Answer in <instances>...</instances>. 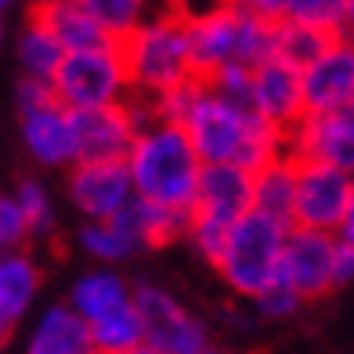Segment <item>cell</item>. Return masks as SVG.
Instances as JSON below:
<instances>
[{
    "mask_svg": "<svg viewBox=\"0 0 354 354\" xmlns=\"http://www.w3.org/2000/svg\"><path fill=\"white\" fill-rule=\"evenodd\" d=\"M33 19L58 40V47L66 55L73 51H94V47H116L98 22L91 19V11L84 8V0H47V4L33 8Z\"/></svg>",
    "mask_w": 354,
    "mask_h": 354,
    "instance_id": "cell-17",
    "label": "cell"
},
{
    "mask_svg": "<svg viewBox=\"0 0 354 354\" xmlns=\"http://www.w3.org/2000/svg\"><path fill=\"white\" fill-rule=\"evenodd\" d=\"M69 203L84 221H112L134 199L123 163H76L69 167Z\"/></svg>",
    "mask_w": 354,
    "mask_h": 354,
    "instance_id": "cell-14",
    "label": "cell"
},
{
    "mask_svg": "<svg viewBox=\"0 0 354 354\" xmlns=\"http://www.w3.org/2000/svg\"><path fill=\"white\" fill-rule=\"evenodd\" d=\"M116 47H120V58L127 69L131 94L159 98V94L192 80L188 44H185V11H177V8L159 11L152 19L145 15V22Z\"/></svg>",
    "mask_w": 354,
    "mask_h": 354,
    "instance_id": "cell-3",
    "label": "cell"
},
{
    "mask_svg": "<svg viewBox=\"0 0 354 354\" xmlns=\"http://www.w3.org/2000/svg\"><path fill=\"white\" fill-rule=\"evenodd\" d=\"M123 167L138 199L177 214L192 210L203 163L181 127L152 123L149 131H141L131 145V152H127Z\"/></svg>",
    "mask_w": 354,
    "mask_h": 354,
    "instance_id": "cell-2",
    "label": "cell"
},
{
    "mask_svg": "<svg viewBox=\"0 0 354 354\" xmlns=\"http://www.w3.org/2000/svg\"><path fill=\"white\" fill-rule=\"evenodd\" d=\"M40 293V264L26 250L0 253V315H8L15 326L33 308Z\"/></svg>",
    "mask_w": 354,
    "mask_h": 354,
    "instance_id": "cell-21",
    "label": "cell"
},
{
    "mask_svg": "<svg viewBox=\"0 0 354 354\" xmlns=\"http://www.w3.org/2000/svg\"><path fill=\"white\" fill-rule=\"evenodd\" d=\"M185 44L192 80H210L232 66L239 51V4H217L206 11H185Z\"/></svg>",
    "mask_w": 354,
    "mask_h": 354,
    "instance_id": "cell-10",
    "label": "cell"
},
{
    "mask_svg": "<svg viewBox=\"0 0 354 354\" xmlns=\"http://www.w3.org/2000/svg\"><path fill=\"white\" fill-rule=\"evenodd\" d=\"M203 167H239L246 174L264 170L286 156V138L243 102H228L199 80L185 120L177 123Z\"/></svg>",
    "mask_w": 354,
    "mask_h": 354,
    "instance_id": "cell-1",
    "label": "cell"
},
{
    "mask_svg": "<svg viewBox=\"0 0 354 354\" xmlns=\"http://www.w3.org/2000/svg\"><path fill=\"white\" fill-rule=\"evenodd\" d=\"M22 141L29 156L44 167H76V138H73V112L58 102L26 112L22 116Z\"/></svg>",
    "mask_w": 354,
    "mask_h": 354,
    "instance_id": "cell-16",
    "label": "cell"
},
{
    "mask_svg": "<svg viewBox=\"0 0 354 354\" xmlns=\"http://www.w3.org/2000/svg\"><path fill=\"white\" fill-rule=\"evenodd\" d=\"M15 98H19V112L26 116V112H37V109L55 105V91H51V84H47V80H29V76H22L19 87H15Z\"/></svg>",
    "mask_w": 354,
    "mask_h": 354,
    "instance_id": "cell-32",
    "label": "cell"
},
{
    "mask_svg": "<svg viewBox=\"0 0 354 354\" xmlns=\"http://www.w3.org/2000/svg\"><path fill=\"white\" fill-rule=\"evenodd\" d=\"M76 163H123L138 138V127L127 116L123 102L109 109L73 112Z\"/></svg>",
    "mask_w": 354,
    "mask_h": 354,
    "instance_id": "cell-15",
    "label": "cell"
},
{
    "mask_svg": "<svg viewBox=\"0 0 354 354\" xmlns=\"http://www.w3.org/2000/svg\"><path fill=\"white\" fill-rule=\"evenodd\" d=\"M250 109L261 116L271 131H279L282 138L308 116L304 109V87L300 73L282 66V62H264L250 73Z\"/></svg>",
    "mask_w": 354,
    "mask_h": 354,
    "instance_id": "cell-12",
    "label": "cell"
},
{
    "mask_svg": "<svg viewBox=\"0 0 354 354\" xmlns=\"http://www.w3.org/2000/svg\"><path fill=\"white\" fill-rule=\"evenodd\" d=\"M123 354H152V351H149V347L141 344V347H134V351H123Z\"/></svg>",
    "mask_w": 354,
    "mask_h": 354,
    "instance_id": "cell-38",
    "label": "cell"
},
{
    "mask_svg": "<svg viewBox=\"0 0 354 354\" xmlns=\"http://www.w3.org/2000/svg\"><path fill=\"white\" fill-rule=\"evenodd\" d=\"M286 156L297 163H326L354 174V116L340 112H308L286 134Z\"/></svg>",
    "mask_w": 354,
    "mask_h": 354,
    "instance_id": "cell-9",
    "label": "cell"
},
{
    "mask_svg": "<svg viewBox=\"0 0 354 354\" xmlns=\"http://www.w3.org/2000/svg\"><path fill=\"white\" fill-rule=\"evenodd\" d=\"M253 210V174L239 167H203L196 199L188 210V243L196 246L203 261H217L224 235L235 221Z\"/></svg>",
    "mask_w": 354,
    "mask_h": 354,
    "instance_id": "cell-4",
    "label": "cell"
},
{
    "mask_svg": "<svg viewBox=\"0 0 354 354\" xmlns=\"http://www.w3.org/2000/svg\"><path fill=\"white\" fill-rule=\"evenodd\" d=\"M304 109L340 112L354 102V40L336 37L308 69L300 73Z\"/></svg>",
    "mask_w": 354,
    "mask_h": 354,
    "instance_id": "cell-13",
    "label": "cell"
},
{
    "mask_svg": "<svg viewBox=\"0 0 354 354\" xmlns=\"http://www.w3.org/2000/svg\"><path fill=\"white\" fill-rule=\"evenodd\" d=\"M80 246H84V253H91L94 261H102L105 268L123 264L138 253V243L116 221H84V228H80Z\"/></svg>",
    "mask_w": 354,
    "mask_h": 354,
    "instance_id": "cell-26",
    "label": "cell"
},
{
    "mask_svg": "<svg viewBox=\"0 0 354 354\" xmlns=\"http://www.w3.org/2000/svg\"><path fill=\"white\" fill-rule=\"evenodd\" d=\"M333 246H336L333 235L289 228L282 243L279 282H286L304 304L333 293Z\"/></svg>",
    "mask_w": 354,
    "mask_h": 354,
    "instance_id": "cell-11",
    "label": "cell"
},
{
    "mask_svg": "<svg viewBox=\"0 0 354 354\" xmlns=\"http://www.w3.org/2000/svg\"><path fill=\"white\" fill-rule=\"evenodd\" d=\"M347 112H351V116H354V102H351V105H347Z\"/></svg>",
    "mask_w": 354,
    "mask_h": 354,
    "instance_id": "cell-40",
    "label": "cell"
},
{
    "mask_svg": "<svg viewBox=\"0 0 354 354\" xmlns=\"http://www.w3.org/2000/svg\"><path fill=\"white\" fill-rule=\"evenodd\" d=\"M51 91H55V102L66 112L120 105L131 94L120 47H94V51L66 55L51 76Z\"/></svg>",
    "mask_w": 354,
    "mask_h": 354,
    "instance_id": "cell-6",
    "label": "cell"
},
{
    "mask_svg": "<svg viewBox=\"0 0 354 354\" xmlns=\"http://www.w3.org/2000/svg\"><path fill=\"white\" fill-rule=\"evenodd\" d=\"M199 354H228V351H221V347H214V344H210V347H206V351H199Z\"/></svg>",
    "mask_w": 354,
    "mask_h": 354,
    "instance_id": "cell-37",
    "label": "cell"
},
{
    "mask_svg": "<svg viewBox=\"0 0 354 354\" xmlns=\"http://www.w3.org/2000/svg\"><path fill=\"white\" fill-rule=\"evenodd\" d=\"M4 11H8V4H4V0H0V15H4Z\"/></svg>",
    "mask_w": 354,
    "mask_h": 354,
    "instance_id": "cell-39",
    "label": "cell"
},
{
    "mask_svg": "<svg viewBox=\"0 0 354 354\" xmlns=\"http://www.w3.org/2000/svg\"><path fill=\"white\" fill-rule=\"evenodd\" d=\"M131 300L141 322V340L152 354H199L210 347V326L167 289L141 282Z\"/></svg>",
    "mask_w": 354,
    "mask_h": 354,
    "instance_id": "cell-7",
    "label": "cell"
},
{
    "mask_svg": "<svg viewBox=\"0 0 354 354\" xmlns=\"http://www.w3.org/2000/svg\"><path fill=\"white\" fill-rule=\"evenodd\" d=\"M84 8L91 11V19L98 22V29L112 44L127 40L145 22V8L138 0H84Z\"/></svg>",
    "mask_w": 354,
    "mask_h": 354,
    "instance_id": "cell-28",
    "label": "cell"
},
{
    "mask_svg": "<svg viewBox=\"0 0 354 354\" xmlns=\"http://www.w3.org/2000/svg\"><path fill=\"white\" fill-rule=\"evenodd\" d=\"M62 58H66V51L58 47V40L47 33L33 15H29V22H26L22 37H19V62H22V69H26L22 76L47 80V84H51V76L62 66Z\"/></svg>",
    "mask_w": 354,
    "mask_h": 354,
    "instance_id": "cell-24",
    "label": "cell"
},
{
    "mask_svg": "<svg viewBox=\"0 0 354 354\" xmlns=\"http://www.w3.org/2000/svg\"><path fill=\"white\" fill-rule=\"evenodd\" d=\"M250 304V311L257 315V322H261V318H268V322H279V318H289V315H297L300 311V297L293 293V289H289L286 282H271L268 289H264V293H257L253 300H246Z\"/></svg>",
    "mask_w": 354,
    "mask_h": 354,
    "instance_id": "cell-30",
    "label": "cell"
},
{
    "mask_svg": "<svg viewBox=\"0 0 354 354\" xmlns=\"http://www.w3.org/2000/svg\"><path fill=\"white\" fill-rule=\"evenodd\" d=\"M354 282V246L336 243L333 246V289Z\"/></svg>",
    "mask_w": 354,
    "mask_h": 354,
    "instance_id": "cell-33",
    "label": "cell"
},
{
    "mask_svg": "<svg viewBox=\"0 0 354 354\" xmlns=\"http://www.w3.org/2000/svg\"><path fill=\"white\" fill-rule=\"evenodd\" d=\"M347 40H354V0H344V33Z\"/></svg>",
    "mask_w": 354,
    "mask_h": 354,
    "instance_id": "cell-35",
    "label": "cell"
},
{
    "mask_svg": "<svg viewBox=\"0 0 354 354\" xmlns=\"http://www.w3.org/2000/svg\"><path fill=\"white\" fill-rule=\"evenodd\" d=\"M29 243V232H26V221L19 214L11 196H0V253H15Z\"/></svg>",
    "mask_w": 354,
    "mask_h": 354,
    "instance_id": "cell-31",
    "label": "cell"
},
{
    "mask_svg": "<svg viewBox=\"0 0 354 354\" xmlns=\"http://www.w3.org/2000/svg\"><path fill=\"white\" fill-rule=\"evenodd\" d=\"M333 239H336V243H344V246H354V196H351V203H347L340 224H336Z\"/></svg>",
    "mask_w": 354,
    "mask_h": 354,
    "instance_id": "cell-34",
    "label": "cell"
},
{
    "mask_svg": "<svg viewBox=\"0 0 354 354\" xmlns=\"http://www.w3.org/2000/svg\"><path fill=\"white\" fill-rule=\"evenodd\" d=\"M293 196H297V163L279 156L275 163L253 174V214L275 221L279 228H293Z\"/></svg>",
    "mask_w": 354,
    "mask_h": 354,
    "instance_id": "cell-19",
    "label": "cell"
},
{
    "mask_svg": "<svg viewBox=\"0 0 354 354\" xmlns=\"http://www.w3.org/2000/svg\"><path fill=\"white\" fill-rule=\"evenodd\" d=\"M282 19L318 29V33H344V0H282Z\"/></svg>",
    "mask_w": 354,
    "mask_h": 354,
    "instance_id": "cell-29",
    "label": "cell"
},
{
    "mask_svg": "<svg viewBox=\"0 0 354 354\" xmlns=\"http://www.w3.org/2000/svg\"><path fill=\"white\" fill-rule=\"evenodd\" d=\"M282 243H286V228L250 210L243 221H235L228 228L214 268L239 300H253L279 279Z\"/></svg>",
    "mask_w": 354,
    "mask_h": 354,
    "instance_id": "cell-5",
    "label": "cell"
},
{
    "mask_svg": "<svg viewBox=\"0 0 354 354\" xmlns=\"http://www.w3.org/2000/svg\"><path fill=\"white\" fill-rule=\"evenodd\" d=\"M351 196H354V174H344V170L326 167V163H297L293 228L333 235Z\"/></svg>",
    "mask_w": 354,
    "mask_h": 354,
    "instance_id": "cell-8",
    "label": "cell"
},
{
    "mask_svg": "<svg viewBox=\"0 0 354 354\" xmlns=\"http://www.w3.org/2000/svg\"><path fill=\"white\" fill-rule=\"evenodd\" d=\"M11 333H15V322H11L8 315H0V347L11 340Z\"/></svg>",
    "mask_w": 354,
    "mask_h": 354,
    "instance_id": "cell-36",
    "label": "cell"
},
{
    "mask_svg": "<svg viewBox=\"0 0 354 354\" xmlns=\"http://www.w3.org/2000/svg\"><path fill=\"white\" fill-rule=\"evenodd\" d=\"M26 354H94L87 322L66 304H51L37 318V329L29 333Z\"/></svg>",
    "mask_w": 354,
    "mask_h": 354,
    "instance_id": "cell-18",
    "label": "cell"
},
{
    "mask_svg": "<svg viewBox=\"0 0 354 354\" xmlns=\"http://www.w3.org/2000/svg\"><path fill=\"white\" fill-rule=\"evenodd\" d=\"M11 199H15V206H19L22 221H26L29 239H40V243H47V239L58 232L55 203H51V196H47V188H44L40 181H33V177L19 181V188H15Z\"/></svg>",
    "mask_w": 354,
    "mask_h": 354,
    "instance_id": "cell-27",
    "label": "cell"
},
{
    "mask_svg": "<svg viewBox=\"0 0 354 354\" xmlns=\"http://www.w3.org/2000/svg\"><path fill=\"white\" fill-rule=\"evenodd\" d=\"M131 293H134V286L127 282L120 271L102 268V271H87V275H80V279L73 282L66 308L76 311V315L91 326L94 318H102V315H109V311L123 308V304H131Z\"/></svg>",
    "mask_w": 354,
    "mask_h": 354,
    "instance_id": "cell-20",
    "label": "cell"
},
{
    "mask_svg": "<svg viewBox=\"0 0 354 354\" xmlns=\"http://www.w3.org/2000/svg\"><path fill=\"white\" fill-rule=\"evenodd\" d=\"M0 37H4V29H0Z\"/></svg>",
    "mask_w": 354,
    "mask_h": 354,
    "instance_id": "cell-41",
    "label": "cell"
},
{
    "mask_svg": "<svg viewBox=\"0 0 354 354\" xmlns=\"http://www.w3.org/2000/svg\"><path fill=\"white\" fill-rule=\"evenodd\" d=\"M333 40L336 37H329V33H318V29L279 19L275 22V44H271V58L282 62V66H289V69H297V73H304Z\"/></svg>",
    "mask_w": 354,
    "mask_h": 354,
    "instance_id": "cell-22",
    "label": "cell"
},
{
    "mask_svg": "<svg viewBox=\"0 0 354 354\" xmlns=\"http://www.w3.org/2000/svg\"><path fill=\"white\" fill-rule=\"evenodd\" d=\"M275 22L279 19H264V15H257L246 0L239 4V51H235L239 66L257 69V66H264V62H271Z\"/></svg>",
    "mask_w": 354,
    "mask_h": 354,
    "instance_id": "cell-25",
    "label": "cell"
},
{
    "mask_svg": "<svg viewBox=\"0 0 354 354\" xmlns=\"http://www.w3.org/2000/svg\"><path fill=\"white\" fill-rule=\"evenodd\" d=\"M87 333H91L94 354H123V351H134V347L145 344L134 300L116 308V311H109V315H102V318H94L87 326Z\"/></svg>",
    "mask_w": 354,
    "mask_h": 354,
    "instance_id": "cell-23",
    "label": "cell"
}]
</instances>
